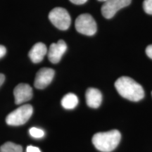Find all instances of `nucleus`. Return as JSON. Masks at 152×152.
<instances>
[{
    "label": "nucleus",
    "mask_w": 152,
    "mask_h": 152,
    "mask_svg": "<svg viewBox=\"0 0 152 152\" xmlns=\"http://www.w3.org/2000/svg\"><path fill=\"white\" fill-rule=\"evenodd\" d=\"M115 87L121 96L132 102L142 100L144 96L143 87L131 77L126 76L119 77L115 81Z\"/></svg>",
    "instance_id": "1"
},
{
    "label": "nucleus",
    "mask_w": 152,
    "mask_h": 152,
    "mask_svg": "<svg viewBox=\"0 0 152 152\" xmlns=\"http://www.w3.org/2000/svg\"><path fill=\"white\" fill-rule=\"evenodd\" d=\"M121 139V132L117 130H112L108 132L96 133L92 137V143L99 151L111 152L118 147Z\"/></svg>",
    "instance_id": "2"
},
{
    "label": "nucleus",
    "mask_w": 152,
    "mask_h": 152,
    "mask_svg": "<svg viewBox=\"0 0 152 152\" xmlns=\"http://www.w3.org/2000/svg\"><path fill=\"white\" fill-rule=\"evenodd\" d=\"M33 113V106L30 104H25L11 112L7 116L6 122L9 125L19 126L26 123Z\"/></svg>",
    "instance_id": "3"
},
{
    "label": "nucleus",
    "mask_w": 152,
    "mask_h": 152,
    "mask_svg": "<svg viewBox=\"0 0 152 152\" xmlns=\"http://www.w3.org/2000/svg\"><path fill=\"white\" fill-rule=\"evenodd\" d=\"M49 18L52 23L58 29L66 30L71 23V18L67 10L61 7L53 9L49 14Z\"/></svg>",
    "instance_id": "4"
},
{
    "label": "nucleus",
    "mask_w": 152,
    "mask_h": 152,
    "mask_svg": "<svg viewBox=\"0 0 152 152\" xmlns=\"http://www.w3.org/2000/svg\"><path fill=\"white\" fill-rule=\"evenodd\" d=\"M75 26L76 30L83 35L92 36L96 33L97 26L94 18L88 14H83L76 18Z\"/></svg>",
    "instance_id": "5"
},
{
    "label": "nucleus",
    "mask_w": 152,
    "mask_h": 152,
    "mask_svg": "<svg viewBox=\"0 0 152 152\" xmlns=\"http://www.w3.org/2000/svg\"><path fill=\"white\" fill-rule=\"evenodd\" d=\"M132 0H107L102 7V14L104 18H113L120 9L128 7Z\"/></svg>",
    "instance_id": "6"
},
{
    "label": "nucleus",
    "mask_w": 152,
    "mask_h": 152,
    "mask_svg": "<svg viewBox=\"0 0 152 152\" xmlns=\"http://www.w3.org/2000/svg\"><path fill=\"white\" fill-rule=\"evenodd\" d=\"M55 72L52 68H42L36 75L34 85L37 89L42 90L50 84L54 77Z\"/></svg>",
    "instance_id": "7"
},
{
    "label": "nucleus",
    "mask_w": 152,
    "mask_h": 152,
    "mask_svg": "<svg viewBox=\"0 0 152 152\" xmlns=\"http://www.w3.org/2000/svg\"><path fill=\"white\" fill-rule=\"evenodd\" d=\"M67 50V45L63 39H60L56 43H52L47 52L48 58L52 64H57L61 59L63 55Z\"/></svg>",
    "instance_id": "8"
},
{
    "label": "nucleus",
    "mask_w": 152,
    "mask_h": 152,
    "mask_svg": "<svg viewBox=\"0 0 152 152\" xmlns=\"http://www.w3.org/2000/svg\"><path fill=\"white\" fill-rule=\"evenodd\" d=\"M16 104H21L33 97V89L28 84L20 83L15 87L14 91Z\"/></svg>",
    "instance_id": "9"
},
{
    "label": "nucleus",
    "mask_w": 152,
    "mask_h": 152,
    "mask_svg": "<svg viewBox=\"0 0 152 152\" xmlns=\"http://www.w3.org/2000/svg\"><path fill=\"white\" fill-rule=\"evenodd\" d=\"M85 97H86V102L87 106L93 109H96L99 107L102 102V94L101 92L96 88H90L87 89L85 94Z\"/></svg>",
    "instance_id": "10"
},
{
    "label": "nucleus",
    "mask_w": 152,
    "mask_h": 152,
    "mask_svg": "<svg viewBox=\"0 0 152 152\" xmlns=\"http://www.w3.org/2000/svg\"><path fill=\"white\" fill-rule=\"evenodd\" d=\"M47 52L48 51L46 45L42 42H38L32 47L28 53V56L32 61L35 64H37L43 60L44 57L47 54Z\"/></svg>",
    "instance_id": "11"
},
{
    "label": "nucleus",
    "mask_w": 152,
    "mask_h": 152,
    "mask_svg": "<svg viewBox=\"0 0 152 152\" xmlns=\"http://www.w3.org/2000/svg\"><path fill=\"white\" fill-rule=\"evenodd\" d=\"M78 104V98L75 94L68 93L61 99V105L66 109H73Z\"/></svg>",
    "instance_id": "12"
},
{
    "label": "nucleus",
    "mask_w": 152,
    "mask_h": 152,
    "mask_svg": "<svg viewBox=\"0 0 152 152\" xmlns=\"http://www.w3.org/2000/svg\"><path fill=\"white\" fill-rule=\"evenodd\" d=\"M0 152H23V148L19 144L8 142L1 146Z\"/></svg>",
    "instance_id": "13"
},
{
    "label": "nucleus",
    "mask_w": 152,
    "mask_h": 152,
    "mask_svg": "<svg viewBox=\"0 0 152 152\" xmlns=\"http://www.w3.org/2000/svg\"><path fill=\"white\" fill-rule=\"evenodd\" d=\"M29 133L33 137L36 138V139L42 138L45 136V132H44L42 129L35 128V127H33V128H31L30 129Z\"/></svg>",
    "instance_id": "14"
},
{
    "label": "nucleus",
    "mask_w": 152,
    "mask_h": 152,
    "mask_svg": "<svg viewBox=\"0 0 152 152\" xmlns=\"http://www.w3.org/2000/svg\"><path fill=\"white\" fill-rule=\"evenodd\" d=\"M143 9L147 14L152 15V0H144Z\"/></svg>",
    "instance_id": "15"
},
{
    "label": "nucleus",
    "mask_w": 152,
    "mask_h": 152,
    "mask_svg": "<svg viewBox=\"0 0 152 152\" xmlns=\"http://www.w3.org/2000/svg\"><path fill=\"white\" fill-rule=\"evenodd\" d=\"M26 152H41V151L38 147L30 145L26 149Z\"/></svg>",
    "instance_id": "16"
},
{
    "label": "nucleus",
    "mask_w": 152,
    "mask_h": 152,
    "mask_svg": "<svg viewBox=\"0 0 152 152\" xmlns=\"http://www.w3.org/2000/svg\"><path fill=\"white\" fill-rule=\"evenodd\" d=\"M146 54L152 59V45H150L146 48Z\"/></svg>",
    "instance_id": "17"
},
{
    "label": "nucleus",
    "mask_w": 152,
    "mask_h": 152,
    "mask_svg": "<svg viewBox=\"0 0 152 152\" xmlns=\"http://www.w3.org/2000/svg\"><path fill=\"white\" fill-rule=\"evenodd\" d=\"M7 53V49H6V47L3 45H0V58H2V57L4 56Z\"/></svg>",
    "instance_id": "18"
},
{
    "label": "nucleus",
    "mask_w": 152,
    "mask_h": 152,
    "mask_svg": "<svg viewBox=\"0 0 152 152\" xmlns=\"http://www.w3.org/2000/svg\"><path fill=\"white\" fill-rule=\"evenodd\" d=\"M72 3L75 4L77 5H80V4H83L86 3L87 1V0H70Z\"/></svg>",
    "instance_id": "19"
},
{
    "label": "nucleus",
    "mask_w": 152,
    "mask_h": 152,
    "mask_svg": "<svg viewBox=\"0 0 152 152\" xmlns=\"http://www.w3.org/2000/svg\"><path fill=\"white\" fill-rule=\"evenodd\" d=\"M4 80H5L4 75L0 73V87H1V85H2L4 83Z\"/></svg>",
    "instance_id": "20"
},
{
    "label": "nucleus",
    "mask_w": 152,
    "mask_h": 152,
    "mask_svg": "<svg viewBox=\"0 0 152 152\" xmlns=\"http://www.w3.org/2000/svg\"><path fill=\"white\" fill-rule=\"evenodd\" d=\"M98 1H104V2H105V1H107V0H98Z\"/></svg>",
    "instance_id": "21"
},
{
    "label": "nucleus",
    "mask_w": 152,
    "mask_h": 152,
    "mask_svg": "<svg viewBox=\"0 0 152 152\" xmlns=\"http://www.w3.org/2000/svg\"><path fill=\"white\" fill-rule=\"evenodd\" d=\"M151 94H152V92H151Z\"/></svg>",
    "instance_id": "22"
}]
</instances>
